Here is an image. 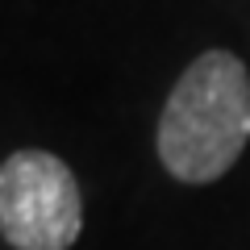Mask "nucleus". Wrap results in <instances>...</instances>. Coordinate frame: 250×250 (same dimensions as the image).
<instances>
[{
    "label": "nucleus",
    "mask_w": 250,
    "mask_h": 250,
    "mask_svg": "<svg viewBox=\"0 0 250 250\" xmlns=\"http://www.w3.org/2000/svg\"><path fill=\"white\" fill-rule=\"evenodd\" d=\"M250 142V67L233 50H205L167 92L154 150L179 184H213Z\"/></svg>",
    "instance_id": "1"
},
{
    "label": "nucleus",
    "mask_w": 250,
    "mask_h": 250,
    "mask_svg": "<svg viewBox=\"0 0 250 250\" xmlns=\"http://www.w3.org/2000/svg\"><path fill=\"white\" fill-rule=\"evenodd\" d=\"M80 229V179L59 154L25 146L0 163V238L13 250H71Z\"/></svg>",
    "instance_id": "2"
}]
</instances>
